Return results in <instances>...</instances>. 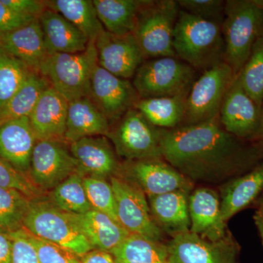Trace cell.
<instances>
[{"instance_id": "ba28073f", "label": "cell", "mask_w": 263, "mask_h": 263, "mask_svg": "<svg viewBox=\"0 0 263 263\" xmlns=\"http://www.w3.org/2000/svg\"><path fill=\"white\" fill-rule=\"evenodd\" d=\"M106 137L118 157L126 162L163 159L160 129L136 108L110 124Z\"/></svg>"}, {"instance_id": "9a60e30c", "label": "cell", "mask_w": 263, "mask_h": 263, "mask_svg": "<svg viewBox=\"0 0 263 263\" xmlns=\"http://www.w3.org/2000/svg\"><path fill=\"white\" fill-rule=\"evenodd\" d=\"M89 98L110 124L135 108L140 99L130 80L117 77L99 65L91 77Z\"/></svg>"}, {"instance_id": "52a82bcc", "label": "cell", "mask_w": 263, "mask_h": 263, "mask_svg": "<svg viewBox=\"0 0 263 263\" xmlns=\"http://www.w3.org/2000/svg\"><path fill=\"white\" fill-rule=\"evenodd\" d=\"M98 65L95 41H91L81 53H56L48 57L40 73L70 103L89 97L91 77Z\"/></svg>"}, {"instance_id": "8992f818", "label": "cell", "mask_w": 263, "mask_h": 263, "mask_svg": "<svg viewBox=\"0 0 263 263\" xmlns=\"http://www.w3.org/2000/svg\"><path fill=\"white\" fill-rule=\"evenodd\" d=\"M197 72L176 57H160L143 62L132 83L140 99L188 95Z\"/></svg>"}, {"instance_id": "d6a6232c", "label": "cell", "mask_w": 263, "mask_h": 263, "mask_svg": "<svg viewBox=\"0 0 263 263\" xmlns=\"http://www.w3.org/2000/svg\"><path fill=\"white\" fill-rule=\"evenodd\" d=\"M242 87L262 110L263 102V34L254 43L238 75Z\"/></svg>"}, {"instance_id": "ab89813d", "label": "cell", "mask_w": 263, "mask_h": 263, "mask_svg": "<svg viewBox=\"0 0 263 263\" xmlns=\"http://www.w3.org/2000/svg\"><path fill=\"white\" fill-rule=\"evenodd\" d=\"M12 239L10 263H40L28 232L23 228L10 232Z\"/></svg>"}, {"instance_id": "4316f807", "label": "cell", "mask_w": 263, "mask_h": 263, "mask_svg": "<svg viewBox=\"0 0 263 263\" xmlns=\"http://www.w3.org/2000/svg\"><path fill=\"white\" fill-rule=\"evenodd\" d=\"M143 0H93L98 18L107 32L133 34Z\"/></svg>"}, {"instance_id": "83f0119b", "label": "cell", "mask_w": 263, "mask_h": 263, "mask_svg": "<svg viewBox=\"0 0 263 263\" xmlns=\"http://www.w3.org/2000/svg\"><path fill=\"white\" fill-rule=\"evenodd\" d=\"M187 95L139 99L135 108L156 127L174 129L182 125Z\"/></svg>"}, {"instance_id": "e575fe53", "label": "cell", "mask_w": 263, "mask_h": 263, "mask_svg": "<svg viewBox=\"0 0 263 263\" xmlns=\"http://www.w3.org/2000/svg\"><path fill=\"white\" fill-rule=\"evenodd\" d=\"M31 200L19 192L0 186V228L12 232L23 228Z\"/></svg>"}, {"instance_id": "836d02e7", "label": "cell", "mask_w": 263, "mask_h": 263, "mask_svg": "<svg viewBox=\"0 0 263 263\" xmlns=\"http://www.w3.org/2000/svg\"><path fill=\"white\" fill-rule=\"evenodd\" d=\"M23 62L0 50V110L22 86L31 72Z\"/></svg>"}, {"instance_id": "8d00e7d4", "label": "cell", "mask_w": 263, "mask_h": 263, "mask_svg": "<svg viewBox=\"0 0 263 263\" xmlns=\"http://www.w3.org/2000/svg\"><path fill=\"white\" fill-rule=\"evenodd\" d=\"M0 186L19 192L30 200L42 197L43 190L33 182L29 174L0 159Z\"/></svg>"}, {"instance_id": "4dcf8cb0", "label": "cell", "mask_w": 263, "mask_h": 263, "mask_svg": "<svg viewBox=\"0 0 263 263\" xmlns=\"http://www.w3.org/2000/svg\"><path fill=\"white\" fill-rule=\"evenodd\" d=\"M47 79L41 73L32 72L8 103L0 110V124L22 117H29L40 97L48 86Z\"/></svg>"}, {"instance_id": "5b68a950", "label": "cell", "mask_w": 263, "mask_h": 263, "mask_svg": "<svg viewBox=\"0 0 263 263\" xmlns=\"http://www.w3.org/2000/svg\"><path fill=\"white\" fill-rule=\"evenodd\" d=\"M180 10L176 0H143L133 34L146 60L176 57L173 43Z\"/></svg>"}, {"instance_id": "d4e9b609", "label": "cell", "mask_w": 263, "mask_h": 263, "mask_svg": "<svg viewBox=\"0 0 263 263\" xmlns=\"http://www.w3.org/2000/svg\"><path fill=\"white\" fill-rule=\"evenodd\" d=\"M70 214L93 249L112 254L130 234L119 221L98 211Z\"/></svg>"}, {"instance_id": "b9f144b4", "label": "cell", "mask_w": 263, "mask_h": 263, "mask_svg": "<svg viewBox=\"0 0 263 263\" xmlns=\"http://www.w3.org/2000/svg\"><path fill=\"white\" fill-rule=\"evenodd\" d=\"M8 8L21 14L38 17L46 9L45 1L38 0H0Z\"/></svg>"}, {"instance_id": "2e32d148", "label": "cell", "mask_w": 263, "mask_h": 263, "mask_svg": "<svg viewBox=\"0 0 263 263\" xmlns=\"http://www.w3.org/2000/svg\"><path fill=\"white\" fill-rule=\"evenodd\" d=\"M98 65L122 79L129 80L146 61L134 34L116 35L106 30L95 40Z\"/></svg>"}, {"instance_id": "7402d4cb", "label": "cell", "mask_w": 263, "mask_h": 263, "mask_svg": "<svg viewBox=\"0 0 263 263\" xmlns=\"http://www.w3.org/2000/svg\"><path fill=\"white\" fill-rule=\"evenodd\" d=\"M263 191V160L245 174L221 185V212L223 220L228 221L246 208L257 201Z\"/></svg>"}, {"instance_id": "7dc6e473", "label": "cell", "mask_w": 263, "mask_h": 263, "mask_svg": "<svg viewBox=\"0 0 263 263\" xmlns=\"http://www.w3.org/2000/svg\"><path fill=\"white\" fill-rule=\"evenodd\" d=\"M257 204H263V191L262 193H261L260 196L257 199Z\"/></svg>"}, {"instance_id": "ffe728a7", "label": "cell", "mask_w": 263, "mask_h": 263, "mask_svg": "<svg viewBox=\"0 0 263 263\" xmlns=\"http://www.w3.org/2000/svg\"><path fill=\"white\" fill-rule=\"evenodd\" d=\"M37 138L29 117L0 124V159L29 174L33 149Z\"/></svg>"}, {"instance_id": "ac0fdd59", "label": "cell", "mask_w": 263, "mask_h": 263, "mask_svg": "<svg viewBox=\"0 0 263 263\" xmlns=\"http://www.w3.org/2000/svg\"><path fill=\"white\" fill-rule=\"evenodd\" d=\"M190 231L211 241H218L230 235L221 212L220 195L215 190L202 186L189 196Z\"/></svg>"}, {"instance_id": "9c48e42d", "label": "cell", "mask_w": 263, "mask_h": 263, "mask_svg": "<svg viewBox=\"0 0 263 263\" xmlns=\"http://www.w3.org/2000/svg\"><path fill=\"white\" fill-rule=\"evenodd\" d=\"M235 77L231 67L224 62L202 72L186 98L182 125L198 124L216 117Z\"/></svg>"}, {"instance_id": "1f68e13d", "label": "cell", "mask_w": 263, "mask_h": 263, "mask_svg": "<svg viewBox=\"0 0 263 263\" xmlns=\"http://www.w3.org/2000/svg\"><path fill=\"white\" fill-rule=\"evenodd\" d=\"M84 175L76 171L50 192V200L64 212L84 214L92 210L84 186Z\"/></svg>"}, {"instance_id": "f1b7e54d", "label": "cell", "mask_w": 263, "mask_h": 263, "mask_svg": "<svg viewBox=\"0 0 263 263\" xmlns=\"http://www.w3.org/2000/svg\"><path fill=\"white\" fill-rule=\"evenodd\" d=\"M46 8L60 13L84 33L89 41H95L105 31L91 0H50Z\"/></svg>"}, {"instance_id": "3957f363", "label": "cell", "mask_w": 263, "mask_h": 263, "mask_svg": "<svg viewBox=\"0 0 263 263\" xmlns=\"http://www.w3.org/2000/svg\"><path fill=\"white\" fill-rule=\"evenodd\" d=\"M224 62L235 76L243 68L257 40L263 34V8L258 0H227L221 24Z\"/></svg>"}, {"instance_id": "8fae6325", "label": "cell", "mask_w": 263, "mask_h": 263, "mask_svg": "<svg viewBox=\"0 0 263 263\" xmlns=\"http://www.w3.org/2000/svg\"><path fill=\"white\" fill-rule=\"evenodd\" d=\"M78 171L70 146L60 140H38L33 149L29 176L43 191L51 192Z\"/></svg>"}, {"instance_id": "d590c367", "label": "cell", "mask_w": 263, "mask_h": 263, "mask_svg": "<svg viewBox=\"0 0 263 263\" xmlns=\"http://www.w3.org/2000/svg\"><path fill=\"white\" fill-rule=\"evenodd\" d=\"M84 186L93 210L103 213L118 221L117 203L110 182L104 178L84 176Z\"/></svg>"}, {"instance_id": "44dd1931", "label": "cell", "mask_w": 263, "mask_h": 263, "mask_svg": "<svg viewBox=\"0 0 263 263\" xmlns=\"http://www.w3.org/2000/svg\"><path fill=\"white\" fill-rule=\"evenodd\" d=\"M68 105V101L51 86L43 91L29 117L37 141H65Z\"/></svg>"}, {"instance_id": "277c9868", "label": "cell", "mask_w": 263, "mask_h": 263, "mask_svg": "<svg viewBox=\"0 0 263 263\" xmlns=\"http://www.w3.org/2000/svg\"><path fill=\"white\" fill-rule=\"evenodd\" d=\"M23 228L34 236L61 246L80 257L93 249L70 213L42 197L31 200Z\"/></svg>"}, {"instance_id": "6da1fadb", "label": "cell", "mask_w": 263, "mask_h": 263, "mask_svg": "<svg viewBox=\"0 0 263 263\" xmlns=\"http://www.w3.org/2000/svg\"><path fill=\"white\" fill-rule=\"evenodd\" d=\"M160 129L164 160L193 183H224L263 160V142L230 134L219 114L198 124Z\"/></svg>"}, {"instance_id": "7a4b0ae2", "label": "cell", "mask_w": 263, "mask_h": 263, "mask_svg": "<svg viewBox=\"0 0 263 263\" xmlns=\"http://www.w3.org/2000/svg\"><path fill=\"white\" fill-rule=\"evenodd\" d=\"M175 55L197 72L224 62V45L221 24L180 10L175 26Z\"/></svg>"}, {"instance_id": "c3c4849f", "label": "cell", "mask_w": 263, "mask_h": 263, "mask_svg": "<svg viewBox=\"0 0 263 263\" xmlns=\"http://www.w3.org/2000/svg\"><path fill=\"white\" fill-rule=\"evenodd\" d=\"M259 4L261 5V6L263 8V0H258Z\"/></svg>"}, {"instance_id": "f546056e", "label": "cell", "mask_w": 263, "mask_h": 263, "mask_svg": "<svg viewBox=\"0 0 263 263\" xmlns=\"http://www.w3.org/2000/svg\"><path fill=\"white\" fill-rule=\"evenodd\" d=\"M117 263H168L167 245L130 233L112 253Z\"/></svg>"}, {"instance_id": "e0dca14e", "label": "cell", "mask_w": 263, "mask_h": 263, "mask_svg": "<svg viewBox=\"0 0 263 263\" xmlns=\"http://www.w3.org/2000/svg\"><path fill=\"white\" fill-rule=\"evenodd\" d=\"M69 146L77 162L78 171L84 176L107 179L122 173V164L106 136L87 137Z\"/></svg>"}, {"instance_id": "5bb4252c", "label": "cell", "mask_w": 263, "mask_h": 263, "mask_svg": "<svg viewBox=\"0 0 263 263\" xmlns=\"http://www.w3.org/2000/svg\"><path fill=\"white\" fill-rule=\"evenodd\" d=\"M124 177L136 183L148 197L172 192H190L194 183L164 159L135 161L123 164Z\"/></svg>"}, {"instance_id": "74e56055", "label": "cell", "mask_w": 263, "mask_h": 263, "mask_svg": "<svg viewBox=\"0 0 263 263\" xmlns=\"http://www.w3.org/2000/svg\"><path fill=\"white\" fill-rule=\"evenodd\" d=\"M180 9L205 20L222 24L226 1L224 0H178Z\"/></svg>"}, {"instance_id": "d6986e66", "label": "cell", "mask_w": 263, "mask_h": 263, "mask_svg": "<svg viewBox=\"0 0 263 263\" xmlns=\"http://www.w3.org/2000/svg\"><path fill=\"white\" fill-rule=\"evenodd\" d=\"M0 50L39 72L49 57L38 18L0 35Z\"/></svg>"}, {"instance_id": "60d3db41", "label": "cell", "mask_w": 263, "mask_h": 263, "mask_svg": "<svg viewBox=\"0 0 263 263\" xmlns=\"http://www.w3.org/2000/svg\"><path fill=\"white\" fill-rule=\"evenodd\" d=\"M35 18H37L16 13L0 1V35L23 27Z\"/></svg>"}, {"instance_id": "30bf717a", "label": "cell", "mask_w": 263, "mask_h": 263, "mask_svg": "<svg viewBox=\"0 0 263 263\" xmlns=\"http://www.w3.org/2000/svg\"><path fill=\"white\" fill-rule=\"evenodd\" d=\"M110 179L119 222L130 233L162 242L164 233L154 220L145 193L136 183L121 175Z\"/></svg>"}, {"instance_id": "7bdbcfd3", "label": "cell", "mask_w": 263, "mask_h": 263, "mask_svg": "<svg viewBox=\"0 0 263 263\" xmlns=\"http://www.w3.org/2000/svg\"><path fill=\"white\" fill-rule=\"evenodd\" d=\"M11 251L10 232L0 228V263H10Z\"/></svg>"}, {"instance_id": "ee69618b", "label": "cell", "mask_w": 263, "mask_h": 263, "mask_svg": "<svg viewBox=\"0 0 263 263\" xmlns=\"http://www.w3.org/2000/svg\"><path fill=\"white\" fill-rule=\"evenodd\" d=\"M81 263H117L113 254L92 249L81 257Z\"/></svg>"}, {"instance_id": "f6af8a7d", "label": "cell", "mask_w": 263, "mask_h": 263, "mask_svg": "<svg viewBox=\"0 0 263 263\" xmlns=\"http://www.w3.org/2000/svg\"><path fill=\"white\" fill-rule=\"evenodd\" d=\"M254 224L257 227L263 247V204H258V208L254 214Z\"/></svg>"}, {"instance_id": "bcb514c9", "label": "cell", "mask_w": 263, "mask_h": 263, "mask_svg": "<svg viewBox=\"0 0 263 263\" xmlns=\"http://www.w3.org/2000/svg\"><path fill=\"white\" fill-rule=\"evenodd\" d=\"M259 141L263 142V102L262 106V117H261L260 132H259Z\"/></svg>"}, {"instance_id": "f35d334b", "label": "cell", "mask_w": 263, "mask_h": 263, "mask_svg": "<svg viewBox=\"0 0 263 263\" xmlns=\"http://www.w3.org/2000/svg\"><path fill=\"white\" fill-rule=\"evenodd\" d=\"M29 234L40 263H81V257L68 249Z\"/></svg>"}, {"instance_id": "cb8c5ba5", "label": "cell", "mask_w": 263, "mask_h": 263, "mask_svg": "<svg viewBox=\"0 0 263 263\" xmlns=\"http://www.w3.org/2000/svg\"><path fill=\"white\" fill-rule=\"evenodd\" d=\"M110 123L89 97L69 103L64 140L70 143L84 138L106 136Z\"/></svg>"}, {"instance_id": "4fadbf2b", "label": "cell", "mask_w": 263, "mask_h": 263, "mask_svg": "<svg viewBox=\"0 0 263 263\" xmlns=\"http://www.w3.org/2000/svg\"><path fill=\"white\" fill-rule=\"evenodd\" d=\"M261 117L262 110L242 87L238 76H235L219 110L221 125L240 139L260 141Z\"/></svg>"}, {"instance_id": "7c38bea8", "label": "cell", "mask_w": 263, "mask_h": 263, "mask_svg": "<svg viewBox=\"0 0 263 263\" xmlns=\"http://www.w3.org/2000/svg\"><path fill=\"white\" fill-rule=\"evenodd\" d=\"M167 248L168 263H235L240 250L230 234L211 241L190 230L171 237Z\"/></svg>"}, {"instance_id": "484cf974", "label": "cell", "mask_w": 263, "mask_h": 263, "mask_svg": "<svg viewBox=\"0 0 263 263\" xmlns=\"http://www.w3.org/2000/svg\"><path fill=\"white\" fill-rule=\"evenodd\" d=\"M190 192H172L148 197L154 220L171 237L190 230L189 196Z\"/></svg>"}, {"instance_id": "603a6c76", "label": "cell", "mask_w": 263, "mask_h": 263, "mask_svg": "<svg viewBox=\"0 0 263 263\" xmlns=\"http://www.w3.org/2000/svg\"><path fill=\"white\" fill-rule=\"evenodd\" d=\"M38 19L49 56L81 53L87 48L89 40L60 13L46 8Z\"/></svg>"}]
</instances>
